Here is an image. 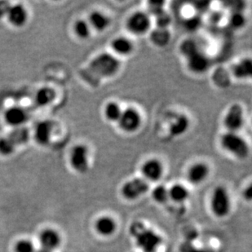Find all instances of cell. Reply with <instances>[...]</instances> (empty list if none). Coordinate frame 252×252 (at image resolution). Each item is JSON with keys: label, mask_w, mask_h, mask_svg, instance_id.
Segmentation results:
<instances>
[{"label": "cell", "mask_w": 252, "mask_h": 252, "mask_svg": "<svg viewBox=\"0 0 252 252\" xmlns=\"http://www.w3.org/2000/svg\"><path fill=\"white\" fill-rule=\"evenodd\" d=\"M121 62L119 58L112 53L102 52L89 63L80 71V77L85 83L92 88H97L102 81L112 78L119 72Z\"/></svg>", "instance_id": "1"}, {"label": "cell", "mask_w": 252, "mask_h": 252, "mask_svg": "<svg viewBox=\"0 0 252 252\" xmlns=\"http://www.w3.org/2000/svg\"><path fill=\"white\" fill-rule=\"evenodd\" d=\"M131 234L135 237L138 247L144 252H155L161 244V237L153 230L146 228L143 223L135 222L131 226Z\"/></svg>", "instance_id": "2"}, {"label": "cell", "mask_w": 252, "mask_h": 252, "mask_svg": "<svg viewBox=\"0 0 252 252\" xmlns=\"http://www.w3.org/2000/svg\"><path fill=\"white\" fill-rule=\"evenodd\" d=\"M221 147L238 159H247L250 153L247 141L237 133L226 132L221 135Z\"/></svg>", "instance_id": "3"}, {"label": "cell", "mask_w": 252, "mask_h": 252, "mask_svg": "<svg viewBox=\"0 0 252 252\" xmlns=\"http://www.w3.org/2000/svg\"><path fill=\"white\" fill-rule=\"evenodd\" d=\"M152 21L148 13L137 11L129 16L126 21V28L135 35H142L150 30Z\"/></svg>", "instance_id": "4"}, {"label": "cell", "mask_w": 252, "mask_h": 252, "mask_svg": "<svg viewBox=\"0 0 252 252\" xmlns=\"http://www.w3.org/2000/svg\"><path fill=\"white\" fill-rule=\"evenodd\" d=\"M142 117L141 113L134 107L122 109V115L118 124L120 129L126 133H134L141 128Z\"/></svg>", "instance_id": "5"}, {"label": "cell", "mask_w": 252, "mask_h": 252, "mask_svg": "<svg viewBox=\"0 0 252 252\" xmlns=\"http://www.w3.org/2000/svg\"><path fill=\"white\" fill-rule=\"evenodd\" d=\"M244 122V110L242 105L237 103L231 104L223 120L227 132L237 133L243 127Z\"/></svg>", "instance_id": "6"}, {"label": "cell", "mask_w": 252, "mask_h": 252, "mask_svg": "<svg viewBox=\"0 0 252 252\" xmlns=\"http://www.w3.org/2000/svg\"><path fill=\"white\" fill-rule=\"evenodd\" d=\"M211 210L220 217L226 216L230 210V199L227 190L222 186H218L214 190L211 197Z\"/></svg>", "instance_id": "7"}, {"label": "cell", "mask_w": 252, "mask_h": 252, "mask_svg": "<svg viewBox=\"0 0 252 252\" xmlns=\"http://www.w3.org/2000/svg\"><path fill=\"white\" fill-rule=\"evenodd\" d=\"M89 148L85 145H76L71 149L70 161L76 172L85 173L89 168Z\"/></svg>", "instance_id": "8"}, {"label": "cell", "mask_w": 252, "mask_h": 252, "mask_svg": "<svg viewBox=\"0 0 252 252\" xmlns=\"http://www.w3.org/2000/svg\"><path fill=\"white\" fill-rule=\"evenodd\" d=\"M149 189L148 182L142 178H135L126 182L122 186V193L125 198L133 200L145 194Z\"/></svg>", "instance_id": "9"}, {"label": "cell", "mask_w": 252, "mask_h": 252, "mask_svg": "<svg viewBox=\"0 0 252 252\" xmlns=\"http://www.w3.org/2000/svg\"><path fill=\"white\" fill-rule=\"evenodd\" d=\"M187 65L193 73L203 74L210 67V59L201 50L186 58Z\"/></svg>", "instance_id": "10"}, {"label": "cell", "mask_w": 252, "mask_h": 252, "mask_svg": "<svg viewBox=\"0 0 252 252\" xmlns=\"http://www.w3.org/2000/svg\"><path fill=\"white\" fill-rule=\"evenodd\" d=\"M29 119V115L26 109L21 106H12L6 110L4 120L10 126L14 128L23 126Z\"/></svg>", "instance_id": "11"}, {"label": "cell", "mask_w": 252, "mask_h": 252, "mask_svg": "<svg viewBox=\"0 0 252 252\" xmlns=\"http://www.w3.org/2000/svg\"><path fill=\"white\" fill-rule=\"evenodd\" d=\"M141 172L146 179L150 181H156L163 176V166L159 159H148L141 166Z\"/></svg>", "instance_id": "12"}, {"label": "cell", "mask_w": 252, "mask_h": 252, "mask_svg": "<svg viewBox=\"0 0 252 252\" xmlns=\"http://www.w3.org/2000/svg\"><path fill=\"white\" fill-rule=\"evenodd\" d=\"M53 131V123L49 120H44L38 122L34 128V139L40 146L49 144Z\"/></svg>", "instance_id": "13"}, {"label": "cell", "mask_w": 252, "mask_h": 252, "mask_svg": "<svg viewBox=\"0 0 252 252\" xmlns=\"http://www.w3.org/2000/svg\"><path fill=\"white\" fill-rule=\"evenodd\" d=\"M110 47L115 56L128 57L134 51L133 41L127 37L120 36L113 39Z\"/></svg>", "instance_id": "14"}, {"label": "cell", "mask_w": 252, "mask_h": 252, "mask_svg": "<svg viewBox=\"0 0 252 252\" xmlns=\"http://www.w3.org/2000/svg\"><path fill=\"white\" fill-rule=\"evenodd\" d=\"M39 242L43 249L52 252L60 244V237L54 229H44L39 235Z\"/></svg>", "instance_id": "15"}, {"label": "cell", "mask_w": 252, "mask_h": 252, "mask_svg": "<svg viewBox=\"0 0 252 252\" xmlns=\"http://www.w3.org/2000/svg\"><path fill=\"white\" fill-rule=\"evenodd\" d=\"M7 17L9 22L15 27L23 26L28 19V13L26 8L21 4L10 6Z\"/></svg>", "instance_id": "16"}, {"label": "cell", "mask_w": 252, "mask_h": 252, "mask_svg": "<svg viewBox=\"0 0 252 252\" xmlns=\"http://www.w3.org/2000/svg\"><path fill=\"white\" fill-rule=\"evenodd\" d=\"M190 122L189 118L185 115H176L170 122L168 130L170 135L178 137L184 135L190 128Z\"/></svg>", "instance_id": "17"}, {"label": "cell", "mask_w": 252, "mask_h": 252, "mask_svg": "<svg viewBox=\"0 0 252 252\" xmlns=\"http://www.w3.org/2000/svg\"><path fill=\"white\" fill-rule=\"evenodd\" d=\"M209 166L204 163H197L191 166L188 172V179L192 184H201L208 178Z\"/></svg>", "instance_id": "18"}, {"label": "cell", "mask_w": 252, "mask_h": 252, "mask_svg": "<svg viewBox=\"0 0 252 252\" xmlns=\"http://www.w3.org/2000/svg\"><path fill=\"white\" fill-rule=\"evenodd\" d=\"M88 21L91 30L98 32L104 31L109 28L110 25V18L109 16L100 11H93L91 13Z\"/></svg>", "instance_id": "19"}, {"label": "cell", "mask_w": 252, "mask_h": 252, "mask_svg": "<svg viewBox=\"0 0 252 252\" xmlns=\"http://www.w3.org/2000/svg\"><path fill=\"white\" fill-rule=\"evenodd\" d=\"M232 73L237 79H247L252 77V61L250 58H243L234 64Z\"/></svg>", "instance_id": "20"}, {"label": "cell", "mask_w": 252, "mask_h": 252, "mask_svg": "<svg viewBox=\"0 0 252 252\" xmlns=\"http://www.w3.org/2000/svg\"><path fill=\"white\" fill-rule=\"evenodd\" d=\"M171 32L169 30L165 28H159L156 27L155 29L151 31L149 39L152 44L154 46L159 47H166L171 41Z\"/></svg>", "instance_id": "21"}, {"label": "cell", "mask_w": 252, "mask_h": 252, "mask_svg": "<svg viewBox=\"0 0 252 252\" xmlns=\"http://www.w3.org/2000/svg\"><path fill=\"white\" fill-rule=\"evenodd\" d=\"M56 98V92L48 87H44L39 89L35 94L34 101L37 105L40 107L47 106L51 104Z\"/></svg>", "instance_id": "22"}, {"label": "cell", "mask_w": 252, "mask_h": 252, "mask_svg": "<svg viewBox=\"0 0 252 252\" xmlns=\"http://www.w3.org/2000/svg\"><path fill=\"white\" fill-rule=\"evenodd\" d=\"M15 146H21L27 143L30 139V132L28 128L24 126L14 128L8 136Z\"/></svg>", "instance_id": "23"}, {"label": "cell", "mask_w": 252, "mask_h": 252, "mask_svg": "<svg viewBox=\"0 0 252 252\" xmlns=\"http://www.w3.org/2000/svg\"><path fill=\"white\" fill-rule=\"evenodd\" d=\"M104 116L107 121L118 122L122 115V109L116 102H109L104 108Z\"/></svg>", "instance_id": "24"}, {"label": "cell", "mask_w": 252, "mask_h": 252, "mask_svg": "<svg viewBox=\"0 0 252 252\" xmlns=\"http://www.w3.org/2000/svg\"><path fill=\"white\" fill-rule=\"evenodd\" d=\"M96 229L97 232L103 236H109L115 231L116 223L113 219L104 216L97 221Z\"/></svg>", "instance_id": "25"}, {"label": "cell", "mask_w": 252, "mask_h": 252, "mask_svg": "<svg viewBox=\"0 0 252 252\" xmlns=\"http://www.w3.org/2000/svg\"><path fill=\"white\" fill-rule=\"evenodd\" d=\"M74 32L76 36L82 39H87L91 36V28L89 21L79 19L74 24Z\"/></svg>", "instance_id": "26"}, {"label": "cell", "mask_w": 252, "mask_h": 252, "mask_svg": "<svg viewBox=\"0 0 252 252\" xmlns=\"http://www.w3.org/2000/svg\"><path fill=\"white\" fill-rule=\"evenodd\" d=\"M168 193H169V198L178 203L184 202L189 197L187 189L184 185H179V184L173 185L170 190H168Z\"/></svg>", "instance_id": "27"}, {"label": "cell", "mask_w": 252, "mask_h": 252, "mask_svg": "<svg viewBox=\"0 0 252 252\" xmlns=\"http://www.w3.org/2000/svg\"><path fill=\"white\" fill-rule=\"evenodd\" d=\"M199 50L200 49H199L197 43L193 39H186L180 45V52L185 58H189L190 56L198 52Z\"/></svg>", "instance_id": "28"}, {"label": "cell", "mask_w": 252, "mask_h": 252, "mask_svg": "<svg viewBox=\"0 0 252 252\" xmlns=\"http://www.w3.org/2000/svg\"><path fill=\"white\" fill-rule=\"evenodd\" d=\"M246 16L239 11H236L231 13L229 16V23L232 28L235 30L241 29L246 24Z\"/></svg>", "instance_id": "29"}, {"label": "cell", "mask_w": 252, "mask_h": 252, "mask_svg": "<svg viewBox=\"0 0 252 252\" xmlns=\"http://www.w3.org/2000/svg\"><path fill=\"white\" fill-rule=\"evenodd\" d=\"M152 197L156 201L157 203H166L167 199L169 198V193L168 190L163 185H159L152 192Z\"/></svg>", "instance_id": "30"}, {"label": "cell", "mask_w": 252, "mask_h": 252, "mask_svg": "<svg viewBox=\"0 0 252 252\" xmlns=\"http://www.w3.org/2000/svg\"><path fill=\"white\" fill-rule=\"evenodd\" d=\"M15 148L16 146L8 136L0 138V154L4 156L10 155L15 151Z\"/></svg>", "instance_id": "31"}, {"label": "cell", "mask_w": 252, "mask_h": 252, "mask_svg": "<svg viewBox=\"0 0 252 252\" xmlns=\"http://www.w3.org/2000/svg\"><path fill=\"white\" fill-rule=\"evenodd\" d=\"M164 4L165 2L163 1H150L148 3V14L153 15V16H156L159 15L160 13H163L165 9H164Z\"/></svg>", "instance_id": "32"}, {"label": "cell", "mask_w": 252, "mask_h": 252, "mask_svg": "<svg viewBox=\"0 0 252 252\" xmlns=\"http://www.w3.org/2000/svg\"><path fill=\"white\" fill-rule=\"evenodd\" d=\"M15 252H34V246L30 240L22 239L16 242L14 247Z\"/></svg>", "instance_id": "33"}, {"label": "cell", "mask_w": 252, "mask_h": 252, "mask_svg": "<svg viewBox=\"0 0 252 252\" xmlns=\"http://www.w3.org/2000/svg\"><path fill=\"white\" fill-rule=\"evenodd\" d=\"M155 21L157 27L168 29L170 24L172 22V17L166 11H164L163 13H160L159 15L155 16Z\"/></svg>", "instance_id": "34"}, {"label": "cell", "mask_w": 252, "mask_h": 252, "mask_svg": "<svg viewBox=\"0 0 252 252\" xmlns=\"http://www.w3.org/2000/svg\"><path fill=\"white\" fill-rule=\"evenodd\" d=\"M9 8H10V4L8 2L0 1V19L3 18L4 16H7Z\"/></svg>", "instance_id": "35"}, {"label": "cell", "mask_w": 252, "mask_h": 252, "mask_svg": "<svg viewBox=\"0 0 252 252\" xmlns=\"http://www.w3.org/2000/svg\"><path fill=\"white\" fill-rule=\"evenodd\" d=\"M188 26H190L191 27V29H195L196 27H198V19L197 18H193L189 19V21H188Z\"/></svg>", "instance_id": "36"}, {"label": "cell", "mask_w": 252, "mask_h": 252, "mask_svg": "<svg viewBox=\"0 0 252 252\" xmlns=\"http://www.w3.org/2000/svg\"><path fill=\"white\" fill-rule=\"evenodd\" d=\"M244 197L246 198H248V199H251V198H252V187L251 186L245 190Z\"/></svg>", "instance_id": "37"}, {"label": "cell", "mask_w": 252, "mask_h": 252, "mask_svg": "<svg viewBox=\"0 0 252 252\" xmlns=\"http://www.w3.org/2000/svg\"><path fill=\"white\" fill-rule=\"evenodd\" d=\"M49 252V251H47V250L43 249V248H42V249L38 250V251H35V252Z\"/></svg>", "instance_id": "38"}]
</instances>
